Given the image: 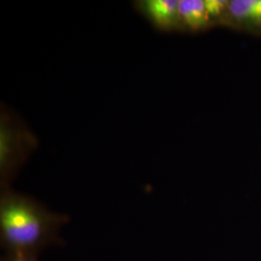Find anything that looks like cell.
Segmentation results:
<instances>
[{
    "mask_svg": "<svg viewBox=\"0 0 261 261\" xmlns=\"http://www.w3.org/2000/svg\"><path fill=\"white\" fill-rule=\"evenodd\" d=\"M37 137L24 123L2 106L0 113V183L1 189L19 173L29 155L37 148Z\"/></svg>",
    "mask_w": 261,
    "mask_h": 261,
    "instance_id": "7a4b0ae2",
    "label": "cell"
},
{
    "mask_svg": "<svg viewBox=\"0 0 261 261\" xmlns=\"http://www.w3.org/2000/svg\"><path fill=\"white\" fill-rule=\"evenodd\" d=\"M228 4L229 1L226 0H204L206 12L211 20L221 17L226 12Z\"/></svg>",
    "mask_w": 261,
    "mask_h": 261,
    "instance_id": "8992f818",
    "label": "cell"
},
{
    "mask_svg": "<svg viewBox=\"0 0 261 261\" xmlns=\"http://www.w3.org/2000/svg\"><path fill=\"white\" fill-rule=\"evenodd\" d=\"M134 6L150 23L161 31L181 29L179 0H138Z\"/></svg>",
    "mask_w": 261,
    "mask_h": 261,
    "instance_id": "3957f363",
    "label": "cell"
},
{
    "mask_svg": "<svg viewBox=\"0 0 261 261\" xmlns=\"http://www.w3.org/2000/svg\"><path fill=\"white\" fill-rule=\"evenodd\" d=\"M178 13L181 28L194 32L205 29L211 22L206 12L204 0H179Z\"/></svg>",
    "mask_w": 261,
    "mask_h": 261,
    "instance_id": "277c9868",
    "label": "cell"
},
{
    "mask_svg": "<svg viewBox=\"0 0 261 261\" xmlns=\"http://www.w3.org/2000/svg\"><path fill=\"white\" fill-rule=\"evenodd\" d=\"M69 221L68 215L49 210L34 197L1 189L0 244L6 255L37 258L48 248L62 246L59 232Z\"/></svg>",
    "mask_w": 261,
    "mask_h": 261,
    "instance_id": "6da1fadb",
    "label": "cell"
},
{
    "mask_svg": "<svg viewBox=\"0 0 261 261\" xmlns=\"http://www.w3.org/2000/svg\"><path fill=\"white\" fill-rule=\"evenodd\" d=\"M235 21L252 28H261V0H232L227 11Z\"/></svg>",
    "mask_w": 261,
    "mask_h": 261,
    "instance_id": "5b68a950",
    "label": "cell"
},
{
    "mask_svg": "<svg viewBox=\"0 0 261 261\" xmlns=\"http://www.w3.org/2000/svg\"><path fill=\"white\" fill-rule=\"evenodd\" d=\"M1 261H38L36 257H21V256H11L5 255L1 258Z\"/></svg>",
    "mask_w": 261,
    "mask_h": 261,
    "instance_id": "52a82bcc",
    "label": "cell"
}]
</instances>
